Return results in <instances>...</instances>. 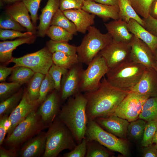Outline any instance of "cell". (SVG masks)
Listing matches in <instances>:
<instances>
[{"instance_id":"cell-1","label":"cell","mask_w":157,"mask_h":157,"mask_svg":"<svg viewBox=\"0 0 157 157\" xmlns=\"http://www.w3.org/2000/svg\"><path fill=\"white\" fill-rule=\"evenodd\" d=\"M129 92L113 86L106 78H103L97 89L84 94L87 100L86 112L88 120L110 116Z\"/></svg>"},{"instance_id":"cell-2","label":"cell","mask_w":157,"mask_h":157,"mask_svg":"<svg viewBox=\"0 0 157 157\" xmlns=\"http://www.w3.org/2000/svg\"><path fill=\"white\" fill-rule=\"evenodd\" d=\"M62 106L58 117L68 128L77 144L85 137L88 119L87 100L81 92L69 97Z\"/></svg>"},{"instance_id":"cell-3","label":"cell","mask_w":157,"mask_h":157,"mask_svg":"<svg viewBox=\"0 0 157 157\" xmlns=\"http://www.w3.org/2000/svg\"><path fill=\"white\" fill-rule=\"evenodd\" d=\"M48 128L42 157H57L63 151L72 150L77 145L71 131L58 116Z\"/></svg>"},{"instance_id":"cell-4","label":"cell","mask_w":157,"mask_h":157,"mask_svg":"<svg viewBox=\"0 0 157 157\" xmlns=\"http://www.w3.org/2000/svg\"><path fill=\"white\" fill-rule=\"evenodd\" d=\"M37 109L30 113L6 136L3 144L8 149L18 151L25 142L47 128Z\"/></svg>"},{"instance_id":"cell-5","label":"cell","mask_w":157,"mask_h":157,"mask_svg":"<svg viewBox=\"0 0 157 157\" xmlns=\"http://www.w3.org/2000/svg\"><path fill=\"white\" fill-rule=\"evenodd\" d=\"M146 67L129 59L109 69L106 78L113 86L129 91L139 82Z\"/></svg>"},{"instance_id":"cell-6","label":"cell","mask_w":157,"mask_h":157,"mask_svg":"<svg viewBox=\"0 0 157 157\" xmlns=\"http://www.w3.org/2000/svg\"><path fill=\"white\" fill-rule=\"evenodd\" d=\"M81 44L77 47L79 62L87 65L113 40L108 33H103L94 26H90Z\"/></svg>"},{"instance_id":"cell-7","label":"cell","mask_w":157,"mask_h":157,"mask_svg":"<svg viewBox=\"0 0 157 157\" xmlns=\"http://www.w3.org/2000/svg\"><path fill=\"white\" fill-rule=\"evenodd\" d=\"M87 140H95L109 150L126 156L128 144L125 140L106 131L94 120H88L85 136Z\"/></svg>"},{"instance_id":"cell-8","label":"cell","mask_w":157,"mask_h":157,"mask_svg":"<svg viewBox=\"0 0 157 157\" xmlns=\"http://www.w3.org/2000/svg\"><path fill=\"white\" fill-rule=\"evenodd\" d=\"M88 65L82 74L81 92H90L97 89L101 78L109 69L105 59L98 55Z\"/></svg>"},{"instance_id":"cell-9","label":"cell","mask_w":157,"mask_h":157,"mask_svg":"<svg viewBox=\"0 0 157 157\" xmlns=\"http://www.w3.org/2000/svg\"><path fill=\"white\" fill-rule=\"evenodd\" d=\"M10 63L13 66H23L29 68L35 73L46 75L53 63L52 53L47 47L36 52L26 54L19 58L13 57Z\"/></svg>"},{"instance_id":"cell-10","label":"cell","mask_w":157,"mask_h":157,"mask_svg":"<svg viewBox=\"0 0 157 157\" xmlns=\"http://www.w3.org/2000/svg\"><path fill=\"white\" fill-rule=\"evenodd\" d=\"M149 97L147 95L129 92L110 116H117L129 122L135 121L138 118L144 103Z\"/></svg>"},{"instance_id":"cell-11","label":"cell","mask_w":157,"mask_h":157,"mask_svg":"<svg viewBox=\"0 0 157 157\" xmlns=\"http://www.w3.org/2000/svg\"><path fill=\"white\" fill-rule=\"evenodd\" d=\"M130 43L112 42L97 54L105 59L109 69L115 67L130 59Z\"/></svg>"},{"instance_id":"cell-12","label":"cell","mask_w":157,"mask_h":157,"mask_svg":"<svg viewBox=\"0 0 157 157\" xmlns=\"http://www.w3.org/2000/svg\"><path fill=\"white\" fill-rule=\"evenodd\" d=\"M81 64L79 62L74 65L62 77L60 90L61 100L65 101L81 92V76L83 70Z\"/></svg>"},{"instance_id":"cell-13","label":"cell","mask_w":157,"mask_h":157,"mask_svg":"<svg viewBox=\"0 0 157 157\" xmlns=\"http://www.w3.org/2000/svg\"><path fill=\"white\" fill-rule=\"evenodd\" d=\"M54 89L49 94L39 106L37 113L47 127L53 122L58 116L60 108V94Z\"/></svg>"},{"instance_id":"cell-14","label":"cell","mask_w":157,"mask_h":157,"mask_svg":"<svg viewBox=\"0 0 157 157\" xmlns=\"http://www.w3.org/2000/svg\"><path fill=\"white\" fill-rule=\"evenodd\" d=\"M40 104L38 101L30 100L25 89L19 104L8 116V120L9 126L7 131V135H9L16 126L23 121L33 111L37 110Z\"/></svg>"},{"instance_id":"cell-15","label":"cell","mask_w":157,"mask_h":157,"mask_svg":"<svg viewBox=\"0 0 157 157\" xmlns=\"http://www.w3.org/2000/svg\"><path fill=\"white\" fill-rule=\"evenodd\" d=\"M130 44L131 60L146 67L154 68L156 60L154 54L146 44L134 35Z\"/></svg>"},{"instance_id":"cell-16","label":"cell","mask_w":157,"mask_h":157,"mask_svg":"<svg viewBox=\"0 0 157 157\" xmlns=\"http://www.w3.org/2000/svg\"><path fill=\"white\" fill-rule=\"evenodd\" d=\"M129 92L157 96V72L152 67H146L139 82Z\"/></svg>"},{"instance_id":"cell-17","label":"cell","mask_w":157,"mask_h":157,"mask_svg":"<svg viewBox=\"0 0 157 157\" xmlns=\"http://www.w3.org/2000/svg\"><path fill=\"white\" fill-rule=\"evenodd\" d=\"M95 121L102 128L119 138L125 139L129 122L115 116L96 118Z\"/></svg>"},{"instance_id":"cell-18","label":"cell","mask_w":157,"mask_h":157,"mask_svg":"<svg viewBox=\"0 0 157 157\" xmlns=\"http://www.w3.org/2000/svg\"><path fill=\"white\" fill-rule=\"evenodd\" d=\"M46 138V132L42 131L25 142L19 149L20 157H39L45 151Z\"/></svg>"},{"instance_id":"cell-19","label":"cell","mask_w":157,"mask_h":157,"mask_svg":"<svg viewBox=\"0 0 157 157\" xmlns=\"http://www.w3.org/2000/svg\"><path fill=\"white\" fill-rule=\"evenodd\" d=\"M63 12L74 24L78 32L85 34L94 23L96 16L82 9H69Z\"/></svg>"},{"instance_id":"cell-20","label":"cell","mask_w":157,"mask_h":157,"mask_svg":"<svg viewBox=\"0 0 157 157\" xmlns=\"http://www.w3.org/2000/svg\"><path fill=\"white\" fill-rule=\"evenodd\" d=\"M82 9L98 16L104 21L110 19L114 20L119 19V8L118 6L107 5L94 1L84 0Z\"/></svg>"},{"instance_id":"cell-21","label":"cell","mask_w":157,"mask_h":157,"mask_svg":"<svg viewBox=\"0 0 157 157\" xmlns=\"http://www.w3.org/2000/svg\"><path fill=\"white\" fill-rule=\"evenodd\" d=\"M29 11L22 1L15 2L9 6L6 10L7 13L24 27L27 31L34 34L36 28L31 20Z\"/></svg>"},{"instance_id":"cell-22","label":"cell","mask_w":157,"mask_h":157,"mask_svg":"<svg viewBox=\"0 0 157 157\" xmlns=\"http://www.w3.org/2000/svg\"><path fill=\"white\" fill-rule=\"evenodd\" d=\"M104 24L107 33L113 40L126 43H130L134 35L129 31L127 23L119 19Z\"/></svg>"},{"instance_id":"cell-23","label":"cell","mask_w":157,"mask_h":157,"mask_svg":"<svg viewBox=\"0 0 157 157\" xmlns=\"http://www.w3.org/2000/svg\"><path fill=\"white\" fill-rule=\"evenodd\" d=\"M59 9V0H47L39 17L40 23L37 28L38 36L43 37L45 36L53 17Z\"/></svg>"},{"instance_id":"cell-24","label":"cell","mask_w":157,"mask_h":157,"mask_svg":"<svg viewBox=\"0 0 157 157\" xmlns=\"http://www.w3.org/2000/svg\"><path fill=\"white\" fill-rule=\"evenodd\" d=\"M35 39L34 35L32 36L18 38L12 41H3L0 42V62L2 64H8L12 58L13 51L19 46L24 44H30L34 42Z\"/></svg>"},{"instance_id":"cell-25","label":"cell","mask_w":157,"mask_h":157,"mask_svg":"<svg viewBox=\"0 0 157 157\" xmlns=\"http://www.w3.org/2000/svg\"><path fill=\"white\" fill-rule=\"evenodd\" d=\"M127 24L129 31L146 44L154 53L157 48V38L134 19H131Z\"/></svg>"},{"instance_id":"cell-26","label":"cell","mask_w":157,"mask_h":157,"mask_svg":"<svg viewBox=\"0 0 157 157\" xmlns=\"http://www.w3.org/2000/svg\"><path fill=\"white\" fill-rule=\"evenodd\" d=\"M119 19L128 23L131 19H133L143 26L144 22L137 13L129 0H119Z\"/></svg>"},{"instance_id":"cell-27","label":"cell","mask_w":157,"mask_h":157,"mask_svg":"<svg viewBox=\"0 0 157 157\" xmlns=\"http://www.w3.org/2000/svg\"><path fill=\"white\" fill-rule=\"evenodd\" d=\"M45 76V74L35 73L28 83L25 89L28 97L31 101H38L41 84Z\"/></svg>"},{"instance_id":"cell-28","label":"cell","mask_w":157,"mask_h":157,"mask_svg":"<svg viewBox=\"0 0 157 157\" xmlns=\"http://www.w3.org/2000/svg\"><path fill=\"white\" fill-rule=\"evenodd\" d=\"M24 90L20 88L17 92L0 103V116H8L19 104L22 97Z\"/></svg>"},{"instance_id":"cell-29","label":"cell","mask_w":157,"mask_h":157,"mask_svg":"<svg viewBox=\"0 0 157 157\" xmlns=\"http://www.w3.org/2000/svg\"><path fill=\"white\" fill-rule=\"evenodd\" d=\"M13 67L10 76L8 78L10 82L18 83L21 85L28 83L35 73L31 69L24 66Z\"/></svg>"},{"instance_id":"cell-30","label":"cell","mask_w":157,"mask_h":157,"mask_svg":"<svg viewBox=\"0 0 157 157\" xmlns=\"http://www.w3.org/2000/svg\"><path fill=\"white\" fill-rule=\"evenodd\" d=\"M138 119L157 122V96L149 97L146 100Z\"/></svg>"},{"instance_id":"cell-31","label":"cell","mask_w":157,"mask_h":157,"mask_svg":"<svg viewBox=\"0 0 157 157\" xmlns=\"http://www.w3.org/2000/svg\"><path fill=\"white\" fill-rule=\"evenodd\" d=\"M53 25L61 27L74 35L77 34V31L74 23L67 18L62 11L59 9L51 20V25Z\"/></svg>"},{"instance_id":"cell-32","label":"cell","mask_w":157,"mask_h":157,"mask_svg":"<svg viewBox=\"0 0 157 157\" xmlns=\"http://www.w3.org/2000/svg\"><path fill=\"white\" fill-rule=\"evenodd\" d=\"M46 45L52 53L60 52L70 56L77 54V47L69 44L67 42L57 41L50 40L47 42Z\"/></svg>"},{"instance_id":"cell-33","label":"cell","mask_w":157,"mask_h":157,"mask_svg":"<svg viewBox=\"0 0 157 157\" xmlns=\"http://www.w3.org/2000/svg\"><path fill=\"white\" fill-rule=\"evenodd\" d=\"M52 59L55 65L68 69L79 63L77 54L70 56L62 52H56L52 53Z\"/></svg>"},{"instance_id":"cell-34","label":"cell","mask_w":157,"mask_h":157,"mask_svg":"<svg viewBox=\"0 0 157 157\" xmlns=\"http://www.w3.org/2000/svg\"><path fill=\"white\" fill-rule=\"evenodd\" d=\"M104 146L94 140H87L85 157H108L112 153Z\"/></svg>"},{"instance_id":"cell-35","label":"cell","mask_w":157,"mask_h":157,"mask_svg":"<svg viewBox=\"0 0 157 157\" xmlns=\"http://www.w3.org/2000/svg\"><path fill=\"white\" fill-rule=\"evenodd\" d=\"M46 35L51 40L57 41L67 42L72 40L74 35L65 29L53 25L50 26Z\"/></svg>"},{"instance_id":"cell-36","label":"cell","mask_w":157,"mask_h":157,"mask_svg":"<svg viewBox=\"0 0 157 157\" xmlns=\"http://www.w3.org/2000/svg\"><path fill=\"white\" fill-rule=\"evenodd\" d=\"M146 123L141 119L131 122L128 126L127 134L134 139H140L143 136Z\"/></svg>"},{"instance_id":"cell-37","label":"cell","mask_w":157,"mask_h":157,"mask_svg":"<svg viewBox=\"0 0 157 157\" xmlns=\"http://www.w3.org/2000/svg\"><path fill=\"white\" fill-rule=\"evenodd\" d=\"M22 85L18 83L1 82L0 83V101L7 99L17 92Z\"/></svg>"},{"instance_id":"cell-38","label":"cell","mask_w":157,"mask_h":157,"mask_svg":"<svg viewBox=\"0 0 157 157\" xmlns=\"http://www.w3.org/2000/svg\"><path fill=\"white\" fill-rule=\"evenodd\" d=\"M54 82L51 76L48 73L45 75L40 88L38 102L41 104L46 98L49 93L55 89Z\"/></svg>"},{"instance_id":"cell-39","label":"cell","mask_w":157,"mask_h":157,"mask_svg":"<svg viewBox=\"0 0 157 157\" xmlns=\"http://www.w3.org/2000/svg\"><path fill=\"white\" fill-rule=\"evenodd\" d=\"M157 131V122L150 121L147 122L144 128L141 145L144 147L152 143V140Z\"/></svg>"},{"instance_id":"cell-40","label":"cell","mask_w":157,"mask_h":157,"mask_svg":"<svg viewBox=\"0 0 157 157\" xmlns=\"http://www.w3.org/2000/svg\"><path fill=\"white\" fill-rule=\"evenodd\" d=\"M137 13L143 18L149 15L150 6L154 0H129Z\"/></svg>"},{"instance_id":"cell-41","label":"cell","mask_w":157,"mask_h":157,"mask_svg":"<svg viewBox=\"0 0 157 157\" xmlns=\"http://www.w3.org/2000/svg\"><path fill=\"white\" fill-rule=\"evenodd\" d=\"M68 69L59 66L53 63L49 69L48 73L51 76L55 83V89L60 91L62 77L65 74Z\"/></svg>"},{"instance_id":"cell-42","label":"cell","mask_w":157,"mask_h":157,"mask_svg":"<svg viewBox=\"0 0 157 157\" xmlns=\"http://www.w3.org/2000/svg\"><path fill=\"white\" fill-rule=\"evenodd\" d=\"M0 29L24 31L26 29L14 20L9 15L2 16L0 19Z\"/></svg>"},{"instance_id":"cell-43","label":"cell","mask_w":157,"mask_h":157,"mask_svg":"<svg viewBox=\"0 0 157 157\" xmlns=\"http://www.w3.org/2000/svg\"><path fill=\"white\" fill-rule=\"evenodd\" d=\"M33 35L34 34L33 33L29 31L22 32L13 30L0 29V39L3 40L17 38L29 37Z\"/></svg>"},{"instance_id":"cell-44","label":"cell","mask_w":157,"mask_h":157,"mask_svg":"<svg viewBox=\"0 0 157 157\" xmlns=\"http://www.w3.org/2000/svg\"><path fill=\"white\" fill-rule=\"evenodd\" d=\"M30 14L31 18L34 25L38 19V12L42 0H22Z\"/></svg>"},{"instance_id":"cell-45","label":"cell","mask_w":157,"mask_h":157,"mask_svg":"<svg viewBox=\"0 0 157 157\" xmlns=\"http://www.w3.org/2000/svg\"><path fill=\"white\" fill-rule=\"evenodd\" d=\"M87 140L85 137L81 142L77 144L75 147L70 151L64 153V157H84L87 150Z\"/></svg>"},{"instance_id":"cell-46","label":"cell","mask_w":157,"mask_h":157,"mask_svg":"<svg viewBox=\"0 0 157 157\" xmlns=\"http://www.w3.org/2000/svg\"><path fill=\"white\" fill-rule=\"evenodd\" d=\"M84 0H59V9L62 11L82 9Z\"/></svg>"},{"instance_id":"cell-47","label":"cell","mask_w":157,"mask_h":157,"mask_svg":"<svg viewBox=\"0 0 157 157\" xmlns=\"http://www.w3.org/2000/svg\"><path fill=\"white\" fill-rule=\"evenodd\" d=\"M143 27L152 35L157 38V20L150 16L143 19Z\"/></svg>"},{"instance_id":"cell-48","label":"cell","mask_w":157,"mask_h":157,"mask_svg":"<svg viewBox=\"0 0 157 157\" xmlns=\"http://www.w3.org/2000/svg\"><path fill=\"white\" fill-rule=\"evenodd\" d=\"M8 117V115L0 116V146L3 144L7 133V129L6 124Z\"/></svg>"},{"instance_id":"cell-49","label":"cell","mask_w":157,"mask_h":157,"mask_svg":"<svg viewBox=\"0 0 157 157\" xmlns=\"http://www.w3.org/2000/svg\"><path fill=\"white\" fill-rule=\"evenodd\" d=\"M144 157H157V145L152 143L145 147L143 152Z\"/></svg>"},{"instance_id":"cell-50","label":"cell","mask_w":157,"mask_h":157,"mask_svg":"<svg viewBox=\"0 0 157 157\" xmlns=\"http://www.w3.org/2000/svg\"><path fill=\"white\" fill-rule=\"evenodd\" d=\"M14 67H7L2 65L0 66V81L5 82L7 77L11 74Z\"/></svg>"},{"instance_id":"cell-51","label":"cell","mask_w":157,"mask_h":157,"mask_svg":"<svg viewBox=\"0 0 157 157\" xmlns=\"http://www.w3.org/2000/svg\"><path fill=\"white\" fill-rule=\"evenodd\" d=\"M18 156L17 151L10 149H6L0 146V157H16Z\"/></svg>"},{"instance_id":"cell-52","label":"cell","mask_w":157,"mask_h":157,"mask_svg":"<svg viewBox=\"0 0 157 157\" xmlns=\"http://www.w3.org/2000/svg\"><path fill=\"white\" fill-rule=\"evenodd\" d=\"M149 15L157 20V0H154L149 10Z\"/></svg>"},{"instance_id":"cell-53","label":"cell","mask_w":157,"mask_h":157,"mask_svg":"<svg viewBox=\"0 0 157 157\" xmlns=\"http://www.w3.org/2000/svg\"><path fill=\"white\" fill-rule=\"evenodd\" d=\"M94 1L104 5L118 6L119 3V0H94Z\"/></svg>"},{"instance_id":"cell-54","label":"cell","mask_w":157,"mask_h":157,"mask_svg":"<svg viewBox=\"0 0 157 157\" xmlns=\"http://www.w3.org/2000/svg\"><path fill=\"white\" fill-rule=\"evenodd\" d=\"M152 143L155 144L157 145V131L153 137L152 140Z\"/></svg>"},{"instance_id":"cell-55","label":"cell","mask_w":157,"mask_h":157,"mask_svg":"<svg viewBox=\"0 0 157 157\" xmlns=\"http://www.w3.org/2000/svg\"><path fill=\"white\" fill-rule=\"evenodd\" d=\"M21 0H1V1L5 3H13V2H17Z\"/></svg>"},{"instance_id":"cell-56","label":"cell","mask_w":157,"mask_h":157,"mask_svg":"<svg viewBox=\"0 0 157 157\" xmlns=\"http://www.w3.org/2000/svg\"><path fill=\"white\" fill-rule=\"evenodd\" d=\"M154 54L155 60L157 61V48L155 50Z\"/></svg>"},{"instance_id":"cell-57","label":"cell","mask_w":157,"mask_h":157,"mask_svg":"<svg viewBox=\"0 0 157 157\" xmlns=\"http://www.w3.org/2000/svg\"><path fill=\"white\" fill-rule=\"evenodd\" d=\"M154 68L156 69L157 72V61H156L155 65L154 67Z\"/></svg>"},{"instance_id":"cell-58","label":"cell","mask_w":157,"mask_h":157,"mask_svg":"<svg viewBox=\"0 0 157 157\" xmlns=\"http://www.w3.org/2000/svg\"><path fill=\"white\" fill-rule=\"evenodd\" d=\"M84 0L87 1H94V0Z\"/></svg>"}]
</instances>
